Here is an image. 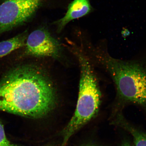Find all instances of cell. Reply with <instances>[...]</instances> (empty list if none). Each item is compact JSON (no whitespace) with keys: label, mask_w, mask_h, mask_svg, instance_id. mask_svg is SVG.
Wrapping results in <instances>:
<instances>
[{"label":"cell","mask_w":146,"mask_h":146,"mask_svg":"<svg viewBox=\"0 0 146 146\" xmlns=\"http://www.w3.org/2000/svg\"><path fill=\"white\" fill-rule=\"evenodd\" d=\"M56 102L52 82L35 66H14L0 78V111L41 118L50 113Z\"/></svg>","instance_id":"6da1fadb"},{"label":"cell","mask_w":146,"mask_h":146,"mask_svg":"<svg viewBox=\"0 0 146 146\" xmlns=\"http://www.w3.org/2000/svg\"><path fill=\"white\" fill-rule=\"evenodd\" d=\"M93 54L96 65L112 82L118 101L146 107V65L143 62L117 59L102 46L95 49Z\"/></svg>","instance_id":"7a4b0ae2"},{"label":"cell","mask_w":146,"mask_h":146,"mask_svg":"<svg viewBox=\"0 0 146 146\" xmlns=\"http://www.w3.org/2000/svg\"><path fill=\"white\" fill-rule=\"evenodd\" d=\"M76 52L81 68L79 93L74 114L61 133L63 145H66L72 135L96 115L102 100L99 81L90 60L82 53Z\"/></svg>","instance_id":"3957f363"},{"label":"cell","mask_w":146,"mask_h":146,"mask_svg":"<svg viewBox=\"0 0 146 146\" xmlns=\"http://www.w3.org/2000/svg\"><path fill=\"white\" fill-rule=\"evenodd\" d=\"M44 0H1L0 35L24 24L35 14Z\"/></svg>","instance_id":"277c9868"},{"label":"cell","mask_w":146,"mask_h":146,"mask_svg":"<svg viewBox=\"0 0 146 146\" xmlns=\"http://www.w3.org/2000/svg\"><path fill=\"white\" fill-rule=\"evenodd\" d=\"M25 46L27 56L56 58L60 53L59 42L44 28L38 29L29 35Z\"/></svg>","instance_id":"5b68a950"},{"label":"cell","mask_w":146,"mask_h":146,"mask_svg":"<svg viewBox=\"0 0 146 146\" xmlns=\"http://www.w3.org/2000/svg\"><path fill=\"white\" fill-rule=\"evenodd\" d=\"M91 11L92 7L89 0H74L69 5L65 15L55 23L57 25L58 32L61 31L72 20L86 15Z\"/></svg>","instance_id":"8992f818"},{"label":"cell","mask_w":146,"mask_h":146,"mask_svg":"<svg viewBox=\"0 0 146 146\" xmlns=\"http://www.w3.org/2000/svg\"><path fill=\"white\" fill-rule=\"evenodd\" d=\"M28 35L26 30L10 39L0 42V59L25 46Z\"/></svg>","instance_id":"52a82bcc"},{"label":"cell","mask_w":146,"mask_h":146,"mask_svg":"<svg viewBox=\"0 0 146 146\" xmlns=\"http://www.w3.org/2000/svg\"><path fill=\"white\" fill-rule=\"evenodd\" d=\"M121 125L131 133L135 146H146V134L134 128L125 122L121 121Z\"/></svg>","instance_id":"ba28073f"},{"label":"cell","mask_w":146,"mask_h":146,"mask_svg":"<svg viewBox=\"0 0 146 146\" xmlns=\"http://www.w3.org/2000/svg\"><path fill=\"white\" fill-rule=\"evenodd\" d=\"M0 146H23L13 143L8 139L5 134L4 126L0 121ZM43 146H50L49 145Z\"/></svg>","instance_id":"9c48e42d"},{"label":"cell","mask_w":146,"mask_h":146,"mask_svg":"<svg viewBox=\"0 0 146 146\" xmlns=\"http://www.w3.org/2000/svg\"><path fill=\"white\" fill-rule=\"evenodd\" d=\"M121 146H131L130 145H129V143H125L123 144V145H122Z\"/></svg>","instance_id":"30bf717a"},{"label":"cell","mask_w":146,"mask_h":146,"mask_svg":"<svg viewBox=\"0 0 146 146\" xmlns=\"http://www.w3.org/2000/svg\"><path fill=\"white\" fill-rule=\"evenodd\" d=\"M84 146H98L95 145H85Z\"/></svg>","instance_id":"8fae6325"}]
</instances>
